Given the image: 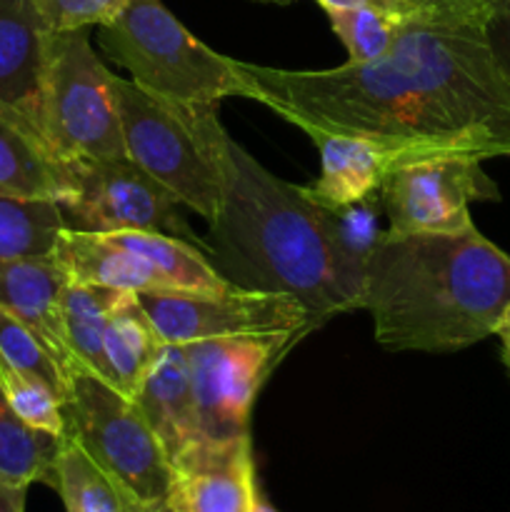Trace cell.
I'll list each match as a JSON object with an SVG mask.
<instances>
[{
  "mask_svg": "<svg viewBox=\"0 0 510 512\" xmlns=\"http://www.w3.org/2000/svg\"><path fill=\"white\" fill-rule=\"evenodd\" d=\"M73 190L70 165L55 155L45 135L0 103V193L65 208Z\"/></svg>",
  "mask_w": 510,
  "mask_h": 512,
  "instance_id": "obj_16",
  "label": "cell"
},
{
  "mask_svg": "<svg viewBox=\"0 0 510 512\" xmlns=\"http://www.w3.org/2000/svg\"><path fill=\"white\" fill-rule=\"evenodd\" d=\"M333 33L343 40L350 63H375L385 58L398 38L403 15L378 8H333L325 10Z\"/></svg>",
  "mask_w": 510,
  "mask_h": 512,
  "instance_id": "obj_25",
  "label": "cell"
},
{
  "mask_svg": "<svg viewBox=\"0 0 510 512\" xmlns=\"http://www.w3.org/2000/svg\"><path fill=\"white\" fill-rule=\"evenodd\" d=\"M50 33L108 25L123 13L128 0H33Z\"/></svg>",
  "mask_w": 510,
  "mask_h": 512,
  "instance_id": "obj_28",
  "label": "cell"
},
{
  "mask_svg": "<svg viewBox=\"0 0 510 512\" xmlns=\"http://www.w3.org/2000/svg\"><path fill=\"white\" fill-rule=\"evenodd\" d=\"M323 10L333 8H378L388 13L410 15V0H315Z\"/></svg>",
  "mask_w": 510,
  "mask_h": 512,
  "instance_id": "obj_31",
  "label": "cell"
},
{
  "mask_svg": "<svg viewBox=\"0 0 510 512\" xmlns=\"http://www.w3.org/2000/svg\"><path fill=\"white\" fill-rule=\"evenodd\" d=\"M473 155L433 153L395 165L380 185L388 233H463L473 228L470 203L498 200V188Z\"/></svg>",
  "mask_w": 510,
  "mask_h": 512,
  "instance_id": "obj_11",
  "label": "cell"
},
{
  "mask_svg": "<svg viewBox=\"0 0 510 512\" xmlns=\"http://www.w3.org/2000/svg\"><path fill=\"white\" fill-rule=\"evenodd\" d=\"M0 358L20 373L38 378L65 403L70 378L53 355V350L15 315L0 308Z\"/></svg>",
  "mask_w": 510,
  "mask_h": 512,
  "instance_id": "obj_26",
  "label": "cell"
},
{
  "mask_svg": "<svg viewBox=\"0 0 510 512\" xmlns=\"http://www.w3.org/2000/svg\"><path fill=\"white\" fill-rule=\"evenodd\" d=\"M213 250L240 288L298 298L313 328L358 308L330 240L328 213L303 185L275 178L233 138L225 150L223 203L210 220Z\"/></svg>",
  "mask_w": 510,
  "mask_h": 512,
  "instance_id": "obj_3",
  "label": "cell"
},
{
  "mask_svg": "<svg viewBox=\"0 0 510 512\" xmlns=\"http://www.w3.org/2000/svg\"><path fill=\"white\" fill-rule=\"evenodd\" d=\"M133 403L163 443L170 463L200 438L185 345H163L158 360L133 395Z\"/></svg>",
  "mask_w": 510,
  "mask_h": 512,
  "instance_id": "obj_18",
  "label": "cell"
},
{
  "mask_svg": "<svg viewBox=\"0 0 510 512\" xmlns=\"http://www.w3.org/2000/svg\"><path fill=\"white\" fill-rule=\"evenodd\" d=\"M68 275L53 258H0V308L23 320L58 358L63 370H75L65 343L63 293Z\"/></svg>",
  "mask_w": 510,
  "mask_h": 512,
  "instance_id": "obj_15",
  "label": "cell"
},
{
  "mask_svg": "<svg viewBox=\"0 0 510 512\" xmlns=\"http://www.w3.org/2000/svg\"><path fill=\"white\" fill-rule=\"evenodd\" d=\"M495 335H500V343H503V363L510 373V308L505 310V315H503V320H500Z\"/></svg>",
  "mask_w": 510,
  "mask_h": 512,
  "instance_id": "obj_33",
  "label": "cell"
},
{
  "mask_svg": "<svg viewBox=\"0 0 510 512\" xmlns=\"http://www.w3.org/2000/svg\"><path fill=\"white\" fill-rule=\"evenodd\" d=\"M0 388L8 398L10 408L20 415V420L30 428L45 430L50 435H65V418H63V400L53 393L38 378L20 373L13 365L0 358Z\"/></svg>",
  "mask_w": 510,
  "mask_h": 512,
  "instance_id": "obj_27",
  "label": "cell"
},
{
  "mask_svg": "<svg viewBox=\"0 0 510 512\" xmlns=\"http://www.w3.org/2000/svg\"><path fill=\"white\" fill-rule=\"evenodd\" d=\"M263 3H278V5H288V3H293V0H263Z\"/></svg>",
  "mask_w": 510,
  "mask_h": 512,
  "instance_id": "obj_35",
  "label": "cell"
},
{
  "mask_svg": "<svg viewBox=\"0 0 510 512\" xmlns=\"http://www.w3.org/2000/svg\"><path fill=\"white\" fill-rule=\"evenodd\" d=\"M100 45L158 98L185 105L248 98L238 60L210 50L160 0H128L113 23L100 25Z\"/></svg>",
  "mask_w": 510,
  "mask_h": 512,
  "instance_id": "obj_5",
  "label": "cell"
},
{
  "mask_svg": "<svg viewBox=\"0 0 510 512\" xmlns=\"http://www.w3.org/2000/svg\"><path fill=\"white\" fill-rule=\"evenodd\" d=\"M113 78L88 28L50 33L43 78V135L63 163L128 158Z\"/></svg>",
  "mask_w": 510,
  "mask_h": 512,
  "instance_id": "obj_8",
  "label": "cell"
},
{
  "mask_svg": "<svg viewBox=\"0 0 510 512\" xmlns=\"http://www.w3.org/2000/svg\"><path fill=\"white\" fill-rule=\"evenodd\" d=\"M155 325L163 343L188 345L195 340L230 335L310 333L313 320L298 298L268 290L240 288L205 293H133Z\"/></svg>",
  "mask_w": 510,
  "mask_h": 512,
  "instance_id": "obj_10",
  "label": "cell"
},
{
  "mask_svg": "<svg viewBox=\"0 0 510 512\" xmlns=\"http://www.w3.org/2000/svg\"><path fill=\"white\" fill-rule=\"evenodd\" d=\"M310 138L318 145L323 168L320 178L305 185V190L323 208H338L370 193H380V185L395 165L408 158H418L413 153L388 148L358 135L313 133Z\"/></svg>",
  "mask_w": 510,
  "mask_h": 512,
  "instance_id": "obj_17",
  "label": "cell"
},
{
  "mask_svg": "<svg viewBox=\"0 0 510 512\" xmlns=\"http://www.w3.org/2000/svg\"><path fill=\"white\" fill-rule=\"evenodd\" d=\"M50 30L33 0H0V103L43 133Z\"/></svg>",
  "mask_w": 510,
  "mask_h": 512,
  "instance_id": "obj_14",
  "label": "cell"
},
{
  "mask_svg": "<svg viewBox=\"0 0 510 512\" xmlns=\"http://www.w3.org/2000/svg\"><path fill=\"white\" fill-rule=\"evenodd\" d=\"M298 338L300 333L230 335L185 345L200 438H250L255 395Z\"/></svg>",
  "mask_w": 510,
  "mask_h": 512,
  "instance_id": "obj_9",
  "label": "cell"
},
{
  "mask_svg": "<svg viewBox=\"0 0 510 512\" xmlns=\"http://www.w3.org/2000/svg\"><path fill=\"white\" fill-rule=\"evenodd\" d=\"M63 438L30 428L10 408L0 388V480L8 485H53L55 460Z\"/></svg>",
  "mask_w": 510,
  "mask_h": 512,
  "instance_id": "obj_21",
  "label": "cell"
},
{
  "mask_svg": "<svg viewBox=\"0 0 510 512\" xmlns=\"http://www.w3.org/2000/svg\"><path fill=\"white\" fill-rule=\"evenodd\" d=\"M163 345V338L150 323L145 310L140 308L138 298L133 293H125L115 305L108 330H105L103 378L120 393L133 398L148 370L158 360Z\"/></svg>",
  "mask_w": 510,
  "mask_h": 512,
  "instance_id": "obj_19",
  "label": "cell"
},
{
  "mask_svg": "<svg viewBox=\"0 0 510 512\" xmlns=\"http://www.w3.org/2000/svg\"><path fill=\"white\" fill-rule=\"evenodd\" d=\"M25 485H8L0 480V512H25Z\"/></svg>",
  "mask_w": 510,
  "mask_h": 512,
  "instance_id": "obj_32",
  "label": "cell"
},
{
  "mask_svg": "<svg viewBox=\"0 0 510 512\" xmlns=\"http://www.w3.org/2000/svg\"><path fill=\"white\" fill-rule=\"evenodd\" d=\"M50 258L70 283L123 293H205L230 285L193 243L148 230L88 233L65 228Z\"/></svg>",
  "mask_w": 510,
  "mask_h": 512,
  "instance_id": "obj_7",
  "label": "cell"
},
{
  "mask_svg": "<svg viewBox=\"0 0 510 512\" xmlns=\"http://www.w3.org/2000/svg\"><path fill=\"white\" fill-rule=\"evenodd\" d=\"M123 295V290L83 283H68L63 293V328L70 355L75 365L93 370L100 378L105 370V330Z\"/></svg>",
  "mask_w": 510,
  "mask_h": 512,
  "instance_id": "obj_22",
  "label": "cell"
},
{
  "mask_svg": "<svg viewBox=\"0 0 510 512\" xmlns=\"http://www.w3.org/2000/svg\"><path fill=\"white\" fill-rule=\"evenodd\" d=\"M505 10H510V0H410V15L428 13L478 28H488Z\"/></svg>",
  "mask_w": 510,
  "mask_h": 512,
  "instance_id": "obj_29",
  "label": "cell"
},
{
  "mask_svg": "<svg viewBox=\"0 0 510 512\" xmlns=\"http://www.w3.org/2000/svg\"><path fill=\"white\" fill-rule=\"evenodd\" d=\"M488 40L490 45H493L498 60L503 63V68L508 70L510 75V10H505L503 15H498V18L488 25Z\"/></svg>",
  "mask_w": 510,
  "mask_h": 512,
  "instance_id": "obj_30",
  "label": "cell"
},
{
  "mask_svg": "<svg viewBox=\"0 0 510 512\" xmlns=\"http://www.w3.org/2000/svg\"><path fill=\"white\" fill-rule=\"evenodd\" d=\"M68 228L58 203H35L0 193V258H50Z\"/></svg>",
  "mask_w": 510,
  "mask_h": 512,
  "instance_id": "obj_24",
  "label": "cell"
},
{
  "mask_svg": "<svg viewBox=\"0 0 510 512\" xmlns=\"http://www.w3.org/2000/svg\"><path fill=\"white\" fill-rule=\"evenodd\" d=\"M248 98L303 133L358 135L413 155H510V75L488 28L403 15L375 63L280 70L240 63Z\"/></svg>",
  "mask_w": 510,
  "mask_h": 512,
  "instance_id": "obj_1",
  "label": "cell"
},
{
  "mask_svg": "<svg viewBox=\"0 0 510 512\" xmlns=\"http://www.w3.org/2000/svg\"><path fill=\"white\" fill-rule=\"evenodd\" d=\"M328 213L330 240H333L335 255H338L340 270L353 290L358 308L363 305L365 280L368 268L378 253L388 230L380 228V218L385 215L380 193H370L355 203L338 205V208H325Z\"/></svg>",
  "mask_w": 510,
  "mask_h": 512,
  "instance_id": "obj_20",
  "label": "cell"
},
{
  "mask_svg": "<svg viewBox=\"0 0 510 512\" xmlns=\"http://www.w3.org/2000/svg\"><path fill=\"white\" fill-rule=\"evenodd\" d=\"M173 512H248L255 488L250 438L190 443L173 463Z\"/></svg>",
  "mask_w": 510,
  "mask_h": 512,
  "instance_id": "obj_13",
  "label": "cell"
},
{
  "mask_svg": "<svg viewBox=\"0 0 510 512\" xmlns=\"http://www.w3.org/2000/svg\"><path fill=\"white\" fill-rule=\"evenodd\" d=\"M73 198L63 213L68 228L88 233L148 230L193 243L180 200L130 158L75 160Z\"/></svg>",
  "mask_w": 510,
  "mask_h": 512,
  "instance_id": "obj_12",
  "label": "cell"
},
{
  "mask_svg": "<svg viewBox=\"0 0 510 512\" xmlns=\"http://www.w3.org/2000/svg\"><path fill=\"white\" fill-rule=\"evenodd\" d=\"M50 488L58 490L68 512H153L130 500L68 435H63Z\"/></svg>",
  "mask_w": 510,
  "mask_h": 512,
  "instance_id": "obj_23",
  "label": "cell"
},
{
  "mask_svg": "<svg viewBox=\"0 0 510 512\" xmlns=\"http://www.w3.org/2000/svg\"><path fill=\"white\" fill-rule=\"evenodd\" d=\"M65 435L145 510L168 512L173 468L163 443L133 398L75 365L63 403Z\"/></svg>",
  "mask_w": 510,
  "mask_h": 512,
  "instance_id": "obj_6",
  "label": "cell"
},
{
  "mask_svg": "<svg viewBox=\"0 0 510 512\" xmlns=\"http://www.w3.org/2000/svg\"><path fill=\"white\" fill-rule=\"evenodd\" d=\"M248 512H278L273 508V505L268 503V500L263 498V493H260V488H255L253 493V500H250V510Z\"/></svg>",
  "mask_w": 510,
  "mask_h": 512,
  "instance_id": "obj_34",
  "label": "cell"
},
{
  "mask_svg": "<svg viewBox=\"0 0 510 512\" xmlns=\"http://www.w3.org/2000/svg\"><path fill=\"white\" fill-rule=\"evenodd\" d=\"M360 308L390 350L453 353L495 335L510 308V255L463 233H385Z\"/></svg>",
  "mask_w": 510,
  "mask_h": 512,
  "instance_id": "obj_2",
  "label": "cell"
},
{
  "mask_svg": "<svg viewBox=\"0 0 510 512\" xmlns=\"http://www.w3.org/2000/svg\"><path fill=\"white\" fill-rule=\"evenodd\" d=\"M113 90L125 155L210 223L223 203L230 143L218 105L173 103L120 75L113 78Z\"/></svg>",
  "mask_w": 510,
  "mask_h": 512,
  "instance_id": "obj_4",
  "label": "cell"
}]
</instances>
